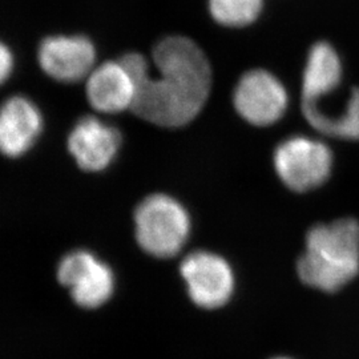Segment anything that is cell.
<instances>
[{
	"label": "cell",
	"instance_id": "ba28073f",
	"mask_svg": "<svg viewBox=\"0 0 359 359\" xmlns=\"http://www.w3.org/2000/svg\"><path fill=\"white\" fill-rule=\"evenodd\" d=\"M180 273L197 306L221 308L231 299L234 277L231 265L222 257L210 252H193L181 262Z\"/></svg>",
	"mask_w": 359,
	"mask_h": 359
},
{
	"label": "cell",
	"instance_id": "5b68a950",
	"mask_svg": "<svg viewBox=\"0 0 359 359\" xmlns=\"http://www.w3.org/2000/svg\"><path fill=\"white\" fill-rule=\"evenodd\" d=\"M56 280L79 308H100L112 297L115 276L95 253L86 249L71 250L56 265Z\"/></svg>",
	"mask_w": 359,
	"mask_h": 359
},
{
	"label": "cell",
	"instance_id": "2e32d148",
	"mask_svg": "<svg viewBox=\"0 0 359 359\" xmlns=\"http://www.w3.org/2000/svg\"><path fill=\"white\" fill-rule=\"evenodd\" d=\"M276 359H289V358H276Z\"/></svg>",
	"mask_w": 359,
	"mask_h": 359
},
{
	"label": "cell",
	"instance_id": "8992f818",
	"mask_svg": "<svg viewBox=\"0 0 359 359\" xmlns=\"http://www.w3.org/2000/svg\"><path fill=\"white\" fill-rule=\"evenodd\" d=\"M38 65L44 75L65 84L87 80L96 67V48L84 35H50L39 43Z\"/></svg>",
	"mask_w": 359,
	"mask_h": 359
},
{
	"label": "cell",
	"instance_id": "3957f363",
	"mask_svg": "<svg viewBox=\"0 0 359 359\" xmlns=\"http://www.w3.org/2000/svg\"><path fill=\"white\" fill-rule=\"evenodd\" d=\"M136 240L151 256H176L191 233V218L187 209L167 194H152L144 198L135 212Z\"/></svg>",
	"mask_w": 359,
	"mask_h": 359
},
{
	"label": "cell",
	"instance_id": "5bb4252c",
	"mask_svg": "<svg viewBox=\"0 0 359 359\" xmlns=\"http://www.w3.org/2000/svg\"><path fill=\"white\" fill-rule=\"evenodd\" d=\"M209 11L222 26H249L262 11V0H209Z\"/></svg>",
	"mask_w": 359,
	"mask_h": 359
},
{
	"label": "cell",
	"instance_id": "6da1fadb",
	"mask_svg": "<svg viewBox=\"0 0 359 359\" xmlns=\"http://www.w3.org/2000/svg\"><path fill=\"white\" fill-rule=\"evenodd\" d=\"M152 56L154 76L140 53L120 59L136 86L132 111L160 127L187 126L201 112L209 96L212 72L205 53L191 39L169 36L156 44Z\"/></svg>",
	"mask_w": 359,
	"mask_h": 359
},
{
	"label": "cell",
	"instance_id": "9a60e30c",
	"mask_svg": "<svg viewBox=\"0 0 359 359\" xmlns=\"http://www.w3.org/2000/svg\"><path fill=\"white\" fill-rule=\"evenodd\" d=\"M16 59L13 48L0 39V87H3L15 72Z\"/></svg>",
	"mask_w": 359,
	"mask_h": 359
},
{
	"label": "cell",
	"instance_id": "8fae6325",
	"mask_svg": "<svg viewBox=\"0 0 359 359\" xmlns=\"http://www.w3.org/2000/svg\"><path fill=\"white\" fill-rule=\"evenodd\" d=\"M86 95L90 107L100 114H118L135 102L136 86L124 65L105 62L95 67L86 80Z\"/></svg>",
	"mask_w": 359,
	"mask_h": 359
},
{
	"label": "cell",
	"instance_id": "277c9868",
	"mask_svg": "<svg viewBox=\"0 0 359 359\" xmlns=\"http://www.w3.org/2000/svg\"><path fill=\"white\" fill-rule=\"evenodd\" d=\"M274 168L283 184L294 192L317 189L330 177L334 157L325 142L293 136L274 151Z\"/></svg>",
	"mask_w": 359,
	"mask_h": 359
},
{
	"label": "cell",
	"instance_id": "52a82bcc",
	"mask_svg": "<svg viewBox=\"0 0 359 359\" xmlns=\"http://www.w3.org/2000/svg\"><path fill=\"white\" fill-rule=\"evenodd\" d=\"M287 102V92L283 83L264 69L246 72L233 95L238 115L256 127L277 123L285 115Z\"/></svg>",
	"mask_w": 359,
	"mask_h": 359
},
{
	"label": "cell",
	"instance_id": "30bf717a",
	"mask_svg": "<svg viewBox=\"0 0 359 359\" xmlns=\"http://www.w3.org/2000/svg\"><path fill=\"white\" fill-rule=\"evenodd\" d=\"M121 145L120 132L96 116H84L72 127L67 148L77 167L86 172H102L109 167Z\"/></svg>",
	"mask_w": 359,
	"mask_h": 359
},
{
	"label": "cell",
	"instance_id": "7a4b0ae2",
	"mask_svg": "<svg viewBox=\"0 0 359 359\" xmlns=\"http://www.w3.org/2000/svg\"><path fill=\"white\" fill-rule=\"evenodd\" d=\"M297 271L302 283L327 293L354 280L359 273L358 221L342 218L313 226Z\"/></svg>",
	"mask_w": 359,
	"mask_h": 359
},
{
	"label": "cell",
	"instance_id": "9c48e42d",
	"mask_svg": "<svg viewBox=\"0 0 359 359\" xmlns=\"http://www.w3.org/2000/svg\"><path fill=\"white\" fill-rule=\"evenodd\" d=\"M44 129L38 104L26 95H13L0 104V154L20 158L29 154Z\"/></svg>",
	"mask_w": 359,
	"mask_h": 359
},
{
	"label": "cell",
	"instance_id": "4fadbf2b",
	"mask_svg": "<svg viewBox=\"0 0 359 359\" xmlns=\"http://www.w3.org/2000/svg\"><path fill=\"white\" fill-rule=\"evenodd\" d=\"M309 124L322 135L357 142L359 140V88L350 90L347 103L337 112H327L309 120Z\"/></svg>",
	"mask_w": 359,
	"mask_h": 359
},
{
	"label": "cell",
	"instance_id": "7c38bea8",
	"mask_svg": "<svg viewBox=\"0 0 359 359\" xmlns=\"http://www.w3.org/2000/svg\"><path fill=\"white\" fill-rule=\"evenodd\" d=\"M342 83L338 52L326 41L316 43L309 52L302 80V103H316L333 95Z\"/></svg>",
	"mask_w": 359,
	"mask_h": 359
}]
</instances>
